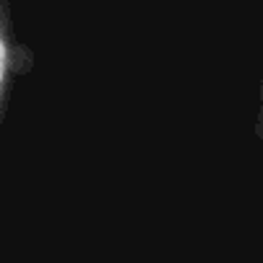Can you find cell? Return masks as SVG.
<instances>
[{"mask_svg": "<svg viewBox=\"0 0 263 263\" xmlns=\"http://www.w3.org/2000/svg\"><path fill=\"white\" fill-rule=\"evenodd\" d=\"M31 67H34V54L16 36L11 3L8 0H0V124L6 119L16 80L21 75H26Z\"/></svg>", "mask_w": 263, "mask_h": 263, "instance_id": "obj_1", "label": "cell"}, {"mask_svg": "<svg viewBox=\"0 0 263 263\" xmlns=\"http://www.w3.org/2000/svg\"><path fill=\"white\" fill-rule=\"evenodd\" d=\"M255 137L263 142V75H260V90H258V116H255Z\"/></svg>", "mask_w": 263, "mask_h": 263, "instance_id": "obj_2", "label": "cell"}]
</instances>
